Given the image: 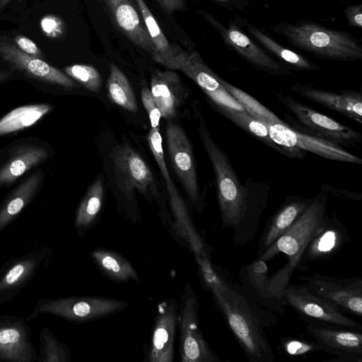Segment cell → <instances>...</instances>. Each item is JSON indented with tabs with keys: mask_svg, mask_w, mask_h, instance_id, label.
Instances as JSON below:
<instances>
[{
	"mask_svg": "<svg viewBox=\"0 0 362 362\" xmlns=\"http://www.w3.org/2000/svg\"><path fill=\"white\" fill-rule=\"evenodd\" d=\"M198 132L216 176L221 228L233 230L235 245H246L256 237L269 187L242 185L227 153L211 136L201 113Z\"/></svg>",
	"mask_w": 362,
	"mask_h": 362,
	"instance_id": "6da1fadb",
	"label": "cell"
},
{
	"mask_svg": "<svg viewBox=\"0 0 362 362\" xmlns=\"http://www.w3.org/2000/svg\"><path fill=\"white\" fill-rule=\"evenodd\" d=\"M327 199L328 193L321 189L294 223L258 257L267 262L280 252L288 257L287 263L268 281L269 291L282 303L283 292L289 284L293 270L298 268L307 245L324 226Z\"/></svg>",
	"mask_w": 362,
	"mask_h": 362,
	"instance_id": "7a4b0ae2",
	"label": "cell"
},
{
	"mask_svg": "<svg viewBox=\"0 0 362 362\" xmlns=\"http://www.w3.org/2000/svg\"><path fill=\"white\" fill-rule=\"evenodd\" d=\"M213 300L223 315L250 362H273L272 346L262 324L244 296L242 289L228 282L220 288L209 290Z\"/></svg>",
	"mask_w": 362,
	"mask_h": 362,
	"instance_id": "3957f363",
	"label": "cell"
},
{
	"mask_svg": "<svg viewBox=\"0 0 362 362\" xmlns=\"http://www.w3.org/2000/svg\"><path fill=\"white\" fill-rule=\"evenodd\" d=\"M272 29L286 38L293 47L321 59L344 62L362 59L359 41L344 31L308 21L281 22L272 25Z\"/></svg>",
	"mask_w": 362,
	"mask_h": 362,
	"instance_id": "277c9868",
	"label": "cell"
},
{
	"mask_svg": "<svg viewBox=\"0 0 362 362\" xmlns=\"http://www.w3.org/2000/svg\"><path fill=\"white\" fill-rule=\"evenodd\" d=\"M52 256V250L37 240L16 250L0 269V307L11 302L45 272Z\"/></svg>",
	"mask_w": 362,
	"mask_h": 362,
	"instance_id": "5b68a950",
	"label": "cell"
},
{
	"mask_svg": "<svg viewBox=\"0 0 362 362\" xmlns=\"http://www.w3.org/2000/svg\"><path fill=\"white\" fill-rule=\"evenodd\" d=\"M129 304L105 297L70 296L42 298L35 305L27 321L42 314L53 315L75 322H86L123 310Z\"/></svg>",
	"mask_w": 362,
	"mask_h": 362,
	"instance_id": "8992f818",
	"label": "cell"
},
{
	"mask_svg": "<svg viewBox=\"0 0 362 362\" xmlns=\"http://www.w3.org/2000/svg\"><path fill=\"white\" fill-rule=\"evenodd\" d=\"M198 298L189 283L185 286L178 313L182 362H220L199 327Z\"/></svg>",
	"mask_w": 362,
	"mask_h": 362,
	"instance_id": "52a82bcc",
	"label": "cell"
},
{
	"mask_svg": "<svg viewBox=\"0 0 362 362\" xmlns=\"http://www.w3.org/2000/svg\"><path fill=\"white\" fill-rule=\"evenodd\" d=\"M276 98L305 127L306 131L303 132L339 146L356 145L361 141V133L297 101L291 95L276 93Z\"/></svg>",
	"mask_w": 362,
	"mask_h": 362,
	"instance_id": "ba28073f",
	"label": "cell"
},
{
	"mask_svg": "<svg viewBox=\"0 0 362 362\" xmlns=\"http://www.w3.org/2000/svg\"><path fill=\"white\" fill-rule=\"evenodd\" d=\"M282 300L303 320H313L361 330L362 326L345 315L334 303L313 293L304 285L288 284L283 292Z\"/></svg>",
	"mask_w": 362,
	"mask_h": 362,
	"instance_id": "9c48e42d",
	"label": "cell"
},
{
	"mask_svg": "<svg viewBox=\"0 0 362 362\" xmlns=\"http://www.w3.org/2000/svg\"><path fill=\"white\" fill-rule=\"evenodd\" d=\"M307 332L314 341L336 358L329 361L362 362V332L328 323L305 320Z\"/></svg>",
	"mask_w": 362,
	"mask_h": 362,
	"instance_id": "30bf717a",
	"label": "cell"
},
{
	"mask_svg": "<svg viewBox=\"0 0 362 362\" xmlns=\"http://www.w3.org/2000/svg\"><path fill=\"white\" fill-rule=\"evenodd\" d=\"M199 13L218 30L226 45L250 64L271 75H291V71L287 66L267 54L240 29L237 22L231 21L228 26L226 27L206 12Z\"/></svg>",
	"mask_w": 362,
	"mask_h": 362,
	"instance_id": "8fae6325",
	"label": "cell"
},
{
	"mask_svg": "<svg viewBox=\"0 0 362 362\" xmlns=\"http://www.w3.org/2000/svg\"><path fill=\"white\" fill-rule=\"evenodd\" d=\"M269 268L265 261L257 258L242 267L239 274L243 284V293L262 325L273 324V312L282 315L284 303L276 299L269 291Z\"/></svg>",
	"mask_w": 362,
	"mask_h": 362,
	"instance_id": "7c38bea8",
	"label": "cell"
},
{
	"mask_svg": "<svg viewBox=\"0 0 362 362\" xmlns=\"http://www.w3.org/2000/svg\"><path fill=\"white\" fill-rule=\"evenodd\" d=\"M305 287L334 303L343 313L362 316V277L337 279L318 273L302 278Z\"/></svg>",
	"mask_w": 362,
	"mask_h": 362,
	"instance_id": "4fadbf2b",
	"label": "cell"
},
{
	"mask_svg": "<svg viewBox=\"0 0 362 362\" xmlns=\"http://www.w3.org/2000/svg\"><path fill=\"white\" fill-rule=\"evenodd\" d=\"M271 139L276 144L288 148L304 150L312 152L322 158L361 164L362 160L341 148L339 145L318 136L300 132L287 123H266Z\"/></svg>",
	"mask_w": 362,
	"mask_h": 362,
	"instance_id": "5bb4252c",
	"label": "cell"
},
{
	"mask_svg": "<svg viewBox=\"0 0 362 362\" xmlns=\"http://www.w3.org/2000/svg\"><path fill=\"white\" fill-rule=\"evenodd\" d=\"M166 141L172 167L189 197L197 206V209L201 211L203 206L195 160L188 138L180 126L169 122L166 126Z\"/></svg>",
	"mask_w": 362,
	"mask_h": 362,
	"instance_id": "9a60e30c",
	"label": "cell"
},
{
	"mask_svg": "<svg viewBox=\"0 0 362 362\" xmlns=\"http://www.w3.org/2000/svg\"><path fill=\"white\" fill-rule=\"evenodd\" d=\"M148 141L165 182L175 220L173 223L174 232L177 233L179 238L184 240V243L188 244L194 243L199 239L200 235L195 228L186 205L170 178L164 158L162 136H160L159 128L151 129L148 136Z\"/></svg>",
	"mask_w": 362,
	"mask_h": 362,
	"instance_id": "2e32d148",
	"label": "cell"
},
{
	"mask_svg": "<svg viewBox=\"0 0 362 362\" xmlns=\"http://www.w3.org/2000/svg\"><path fill=\"white\" fill-rule=\"evenodd\" d=\"M27 320L16 315L0 316V361L35 362L38 353Z\"/></svg>",
	"mask_w": 362,
	"mask_h": 362,
	"instance_id": "e0dca14e",
	"label": "cell"
},
{
	"mask_svg": "<svg viewBox=\"0 0 362 362\" xmlns=\"http://www.w3.org/2000/svg\"><path fill=\"white\" fill-rule=\"evenodd\" d=\"M177 70L192 79L211 99L216 107L245 111L243 107L229 93L221 82V77L204 62L198 52L188 53Z\"/></svg>",
	"mask_w": 362,
	"mask_h": 362,
	"instance_id": "ac0fdd59",
	"label": "cell"
},
{
	"mask_svg": "<svg viewBox=\"0 0 362 362\" xmlns=\"http://www.w3.org/2000/svg\"><path fill=\"white\" fill-rule=\"evenodd\" d=\"M115 28L136 47L153 56L155 47L133 0H102ZM137 5V4H136Z\"/></svg>",
	"mask_w": 362,
	"mask_h": 362,
	"instance_id": "d6986e66",
	"label": "cell"
},
{
	"mask_svg": "<svg viewBox=\"0 0 362 362\" xmlns=\"http://www.w3.org/2000/svg\"><path fill=\"white\" fill-rule=\"evenodd\" d=\"M178 313V305L174 298L163 301L158 305L148 354V361H173Z\"/></svg>",
	"mask_w": 362,
	"mask_h": 362,
	"instance_id": "ffe728a7",
	"label": "cell"
},
{
	"mask_svg": "<svg viewBox=\"0 0 362 362\" xmlns=\"http://www.w3.org/2000/svg\"><path fill=\"white\" fill-rule=\"evenodd\" d=\"M291 90L298 95L362 123V94L352 90L334 93L310 85L296 83Z\"/></svg>",
	"mask_w": 362,
	"mask_h": 362,
	"instance_id": "44dd1931",
	"label": "cell"
},
{
	"mask_svg": "<svg viewBox=\"0 0 362 362\" xmlns=\"http://www.w3.org/2000/svg\"><path fill=\"white\" fill-rule=\"evenodd\" d=\"M349 243L350 237L346 226L334 213L332 216L326 214L323 228L307 245L298 269L308 263L329 259Z\"/></svg>",
	"mask_w": 362,
	"mask_h": 362,
	"instance_id": "7402d4cb",
	"label": "cell"
},
{
	"mask_svg": "<svg viewBox=\"0 0 362 362\" xmlns=\"http://www.w3.org/2000/svg\"><path fill=\"white\" fill-rule=\"evenodd\" d=\"M0 57L18 70L28 75L66 88L77 86L76 83L62 71L42 59L32 57L16 45L0 37Z\"/></svg>",
	"mask_w": 362,
	"mask_h": 362,
	"instance_id": "603a6c76",
	"label": "cell"
},
{
	"mask_svg": "<svg viewBox=\"0 0 362 362\" xmlns=\"http://www.w3.org/2000/svg\"><path fill=\"white\" fill-rule=\"evenodd\" d=\"M113 160L127 191L136 189L144 195H158L151 171L134 150L127 146L119 147L115 151Z\"/></svg>",
	"mask_w": 362,
	"mask_h": 362,
	"instance_id": "cb8c5ba5",
	"label": "cell"
},
{
	"mask_svg": "<svg viewBox=\"0 0 362 362\" xmlns=\"http://www.w3.org/2000/svg\"><path fill=\"white\" fill-rule=\"evenodd\" d=\"M313 200L298 195L286 197L278 210L269 218L259 240V257L272 246L308 209Z\"/></svg>",
	"mask_w": 362,
	"mask_h": 362,
	"instance_id": "d4e9b609",
	"label": "cell"
},
{
	"mask_svg": "<svg viewBox=\"0 0 362 362\" xmlns=\"http://www.w3.org/2000/svg\"><path fill=\"white\" fill-rule=\"evenodd\" d=\"M151 93L165 119H172L186 98L179 75L170 69L155 72L151 78Z\"/></svg>",
	"mask_w": 362,
	"mask_h": 362,
	"instance_id": "484cf974",
	"label": "cell"
},
{
	"mask_svg": "<svg viewBox=\"0 0 362 362\" xmlns=\"http://www.w3.org/2000/svg\"><path fill=\"white\" fill-rule=\"evenodd\" d=\"M155 47L152 56L158 63L170 70L177 69L189 52L180 45L171 44L163 34L153 15L144 0H134Z\"/></svg>",
	"mask_w": 362,
	"mask_h": 362,
	"instance_id": "4316f807",
	"label": "cell"
},
{
	"mask_svg": "<svg viewBox=\"0 0 362 362\" xmlns=\"http://www.w3.org/2000/svg\"><path fill=\"white\" fill-rule=\"evenodd\" d=\"M216 108L233 123L281 155L293 158L303 157L300 151L284 148L274 143L270 137L267 124L245 110L238 111L218 107Z\"/></svg>",
	"mask_w": 362,
	"mask_h": 362,
	"instance_id": "83f0119b",
	"label": "cell"
},
{
	"mask_svg": "<svg viewBox=\"0 0 362 362\" xmlns=\"http://www.w3.org/2000/svg\"><path fill=\"white\" fill-rule=\"evenodd\" d=\"M48 156L46 148L38 146H22L0 168V187L8 185L32 167L44 161Z\"/></svg>",
	"mask_w": 362,
	"mask_h": 362,
	"instance_id": "f1b7e54d",
	"label": "cell"
},
{
	"mask_svg": "<svg viewBox=\"0 0 362 362\" xmlns=\"http://www.w3.org/2000/svg\"><path fill=\"white\" fill-rule=\"evenodd\" d=\"M42 173L37 172L25 180L0 206V233L17 217L37 192Z\"/></svg>",
	"mask_w": 362,
	"mask_h": 362,
	"instance_id": "f546056e",
	"label": "cell"
},
{
	"mask_svg": "<svg viewBox=\"0 0 362 362\" xmlns=\"http://www.w3.org/2000/svg\"><path fill=\"white\" fill-rule=\"evenodd\" d=\"M90 256L102 273L109 279L124 282L133 280L140 283V278L134 267L122 255L117 252L96 249Z\"/></svg>",
	"mask_w": 362,
	"mask_h": 362,
	"instance_id": "4dcf8cb0",
	"label": "cell"
},
{
	"mask_svg": "<svg viewBox=\"0 0 362 362\" xmlns=\"http://www.w3.org/2000/svg\"><path fill=\"white\" fill-rule=\"evenodd\" d=\"M245 26L249 35L253 39L293 69L299 71H316L320 69L318 64L281 45L255 25L245 22Z\"/></svg>",
	"mask_w": 362,
	"mask_h": 362,
	"instance_id": "1f68e13d",
	"label": "cell"
},
{
	"mask_svg": "<svg viewBox=\"0 0 362 362\" xmlns=\"http://www.w3.org/2000/svg\"><path fill=\"white\" fill-rule=\"evenodd\" d=\"M104 188L100 177L90 185L76 213L74 228L83 235L93 226L103 205Z\"/></svg>",
	"mask_w": 362,
	"mask_h": 362,
	"instance_id": "d6a6232c",
	"label": "cell"
},
{
	"mask_svg": "<svg viewBox=\"0 0 362 362\" xmlns=\"http://www.w3.org/2000/svg\"><path fill=\"white\" fill-rule=\"evenodd\" d=\"M50 109L49 105L42 104L25 105L11 110L0 119V136L33 125Z\"/></svg>",
	"mask_w": 362,
	"mask_h": 362,
	"instance_id": "836d02e7",
	"label": "cell"
},
{
	"mask_svg": "<svg viewBox=\"0 0 362 362\" xmlns=\"http://www.w3.org/2000/svg\"><path fill=\"white\" fill-rule=\"evenodd\" d=\"M107 90L112 100L130 112H136L138 107L133 90L123 72L115 64L110 65Z\"/></svg>",
	"mask_w": 362,
	"mask_h": 362,
	"instance_id": "e575fe53",
	"label": "cell"
},
{
	"mask_svg": "<svg viewBox=\"0 0 362 362\" xmlns=\"http://www.w3.org/2000/svg\"><path fill=\"white\" fill-rule=\"evenodd\" d=\"M221 82L229 93L243 107L245 110L268 124H284L277 115L248 93L221 78Z\"/></svg>",
	"mask_w": 362,
	"mask_h": 362,
	"instance_id": "d590c367",
	"label": "cell"
},
{
	"mask_svg": "<svg viewBox=\"0 0 362 362\" xmlns=\"http://www.w3.org/2000/svg\"><path fill=\"white\" fill-rule=\"evenodd\" d=\"M40 348L38 362H69L71 352L68 346L58 340L54 334L43 326L40 334Z\"/></svg>",
	"mask_w": 362,
	"mask_h": 362,
	"instance_id": "8d00e7d4",
	"label": "cell"
},
{
	"mask_svg": "<svg viewBox=\"0 0 362 362\" xmlns=\"http://www.w3.org/2000/svg\"><path fill=\"white\" fill-rule=\"evenodd\" d=\"M66 74L79 82L88 90L98 93L102 85L101 76L93 66L87 64H73L65 67Z\"/></svg>",
	"mask_w": 362,
	"mask_h": 362,
	"instance_id": "74e56055",
	"label": "cell"
},
{
	"mask_svg": "<svg viewBox=\"0 0 362 362\" xmlns=\"http://www.w3.org/2000/svg\"><path fill=\"white\" fill-rule=\"evenodd\" d=\"M283 350L290 356H305L315 351H322L320 346L315 341H306L296 338H281Z\"/></svg>",
	"mask_w": 362,
	"mask_h": 362,
	"instance_id": "f35d334b",
	"label": "cell"
},
{
	"mask_svg": "<svg viewBox=\"0 0 362 362\" xmlns=\"http://www.w3.org/2000/svg\"><path fill=\"white\" fill-rule=\"evenodd\" d=\"M40 27L43 33L49 37L59 38L65 31L64 21L58 16L48 15L40 21Z\"/></svg>",
	"mask_w": 362,
	"mask_h": 362,
	"instance_id": "ab89813d",
	"label": "cell"
},
{
	"mask_svg": "<svg viewBox=\"0 0 362 362\" xmlns=\"http://www.w3.org/2000/svg\"><path fill=\"white\" fill-rule=\"evenodd\" d=\"M141 100L148 112L151 128H159L160 119L162 115L151 90L146 86H143L141 89Z\"/></svg>",
	"mask_w": 362,
	"mask_h": 362,
	"instance_id": "60d3db41",
	"label": "cell"
},
{
	"mask_svg": "<svg viewBox=\"0 0 362 362\" xmlns=\"http://www.w3.org/2000/svg\"><path fill=\"white\" fill-rule=\"evenodd\" d=\"M13 40L16 45L25 53L41 59L43 58L42 50L28 37L22 35H17Z\"/></svg>",
	"mask_w": 362,
	"mask_h": 362,
	"instance_id": "b9f144b4",
	"label": "cell"
},
{
	"mask_svg": "<svg viewBox=\"0 0 362 362\" xmlns=\"http://www.w3.org/2000/svg\"><path fill=\"white\" fill-rule=\"evenodd\" d=\"M348 24L352 27H362V5L356 4L347 6L344 11Z\"/></svg>",
	"mask_w": 362,
	"mask_h": 362,
	"instance_id": "7bdbcfd3",
	"label": "cell"
},
{
	"mask_svg": "<svg viewBox=\"0 0 362 362\" xmlns=\"http://www.w3.org/2000/svg\"><path fill=\"white\" fill-rule=\"evenodd\" d=\"M321 186V189L326 191L328 193V194H331L333 196L340 198L341 199L353 201L362 200V194L361 193L339 189L335 187H332L325 184H322Z\"/></svg>",
	"mask_w": 362,
	"mask_h": 362,
	"instance_id": "ee69618b",
	"label": "cell"
},
{
	"mask_svg": "<svg viewBox=\"0 0 362 362\" xmlns=\"http://www.w3.org/2000/svg\"><path fill=\"white\" fill-rule=\"evenodd\" d=\"M156 1L167 13H171L175 11H182L187 7L185 0H156Z\"/></svg>",
	"mask_w": 362,
	"mask_h": 362,
	"instance_id": "f6af8a7d",
	"label": "cell"
},
{
	"mask_svg": "<svg viewBox=\"0 0 362 362\" xmlns=\"http://www.w3.org/2000/svg\"><path fill=\"white\" fill-rule=\"evenodd\" d=\"M221 4H223L224 5H229L233 6V0H215Z\"/></svg>",
	"mask_w": 362,
	"mask_h": 362,
	"instance_id": "bcb514c9",
	"label": "cell"
},
{
	"mask_svg": "<svg viewBox=\"0 0 362 362\" xmlns=\"http://www.w3.org/2000/svg\"><path fill=\"white\" fill-rule=\"evenodd\" d=\"M12 0H0V11Z\"/></svg>",
	"mask_w": 362,
	"mask_h": 362,
	"instance_id": "7dc6e473",
	"label": "cell"
}]
</instances>
